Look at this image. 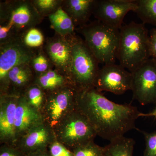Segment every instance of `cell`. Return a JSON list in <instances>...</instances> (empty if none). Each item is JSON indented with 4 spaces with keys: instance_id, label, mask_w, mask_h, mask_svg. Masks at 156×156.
<instances>
[{
    "instance_id": "6da1fadb",
    "label": "cell",
    "mask_w": 156,
    "mask_h": 156,
    "mask_svg": "<svg viewBox=\"0 0 156 156\" xmlns=\"http://www.w3.org/2000/svg\"><path fill=\"white\" fill-rule=\"evenodd\" d=\"M76 107L95 129L97 135L111 141L135 129L140 112L130 104L109 100L95 88L78 92Z\"/></svg>"
},
{
    "instance_id": "7a4b0ae2",
    "label": "cell",
    "mask_w": 156,
    "mask_h": 156,
    "mask_svg": "<svg viewBox=\"0 0 156 156\" xmlns=\"http://www.w3.org/2000/svg\"><path fill=\"white\" fill-rule=\"evenodd\" d=\"M117 58L131 73L151 58L150 37L144 23L132 21L122 27Z\"/></svg>"
},
{
    "instance_id": "3957f363",
    "label": "cell",
    "mask_w": 156,
    "mask_h": 156,
    "mask_svg": "<svg viewBox=\"0 0 156 156\" xmlns=\"http://www.w3.org/2000/svg\"><path fill=\"white\" fill-rule=\"evenodd\" d=\"M90 51L100 64H114L119 44L120 30L95 20L76 27Z\"/></svg>"
},
{
    "instance_id": "277c9868",
    "label": "cell",
    "mask_w": 156,
    "mask_h": 156,
    "mask_svg": "<svg viewBox=\"0 0 156 156\" xmlns=\"http://www.w3.org/2000/svg\"><path fill=\"white\" fill-rule=\"evenodd\" d=\"M99 62L84 40L74 34L72 36V56L68 79L78 92L94 88L100 69Z\"/></svg>"
},
{
    "instance_id": "5b68a950",
    "label": "cell",
    "mask_w": 156,
    "mask_h": 156,
    "mask_svg": "<svg viewBox=\"0 0 156 156\" xmlns=\"http://www.w3.org/2000/svg\"><path fill=\"white\" fill-rule=\"evenodd\" d=\"M31 0H8L0 2V25H9L22 36L44 20Z\"/></svg>"
},
{
    "instance_id": "8992f818",
    "label": "cell",
    "mask_w": 156,
    "mask_h": 156,
    "mask_svg": "<svg viewBox=\"0 0 156 156\" xmlns=\"http://www.w3.org/2000/svg\"><path fill=\"white\" fill-rule=\"evenodd\" d=\"M54 131L56 140L71 151L93 141L97 135L89 120L77 107Z\"/></svg>"
},
{
    "instance_id": "52a82bcc",
    "label": "cell",
    "mask_w": 156,
    "mask_h": 156,
    "mask_svg": "<svg viewBox=\"0 0 156 156\" xmlns=\"http://www.w3.org/2000/svg\"><path fill=\"white\" fill-rule=\"evenodd\" d=\"M77 93L72 86L47 93V100L41 113L43 122L55 130L76 108Z\"/></svg>"
},
{
    "instance_id": "ba28073f",
    "label": "cell",
    "mask_w": 156,
    "mask_h": 156,
    "mask_svg": "<svg viewBox=\"0 0 156 156\" xmlns=\"http://www.w3.org/2000/svg\"><path fill=\"white\" fill-rule=\"evenodd\" d=\"M37 49L26 46L21 36L0 44V91L4 87L9 71L17 66L29 64Z\"/></svg>"
},
{
    "instance_id": "9c48e42d",
    "label": "cell",
    "mask_w": 156,
    "mask_h": 156,
    "mask_svg": "<svg viewBox=\"0 0 156 156\" xmlns=\"http://www.w3.org/2000/svg\"><path fill=\"white\" fill-rule=\"evenodd\" d=\"M132 74L133 99L143 105L156 104V60L150 58Z\"/></svg>"
},
{
    "instance_id": "30bf717a",
    "label": "cell",
    "mask_w": 156,
    "mask_h": 156,
    "mask_svg": "<svg viewBox=\"0 0 156 156\" xmlns=\"http://www.w3.org/2000/svg\"><path fill=\"white\" fill-rule=\"evenodd\" d=\"M132 74L121 65H103L99 69L94 83V88L102 92L115 95L124 94L132 88Z\"/></svg>"
},
{
    "instance_id": "8fae6325",
    "label": "cell",
    "mask_w": 156,
    "mask_h": 156,
    "mask_svg": "<svg viewBox=\"0 0 156 156\" xmlns=\"http://www.w3.org/2000/svg\"><path fill=\"white\" fill-rule=\"evenodd\" d=\"M136 8L135 0H96L93 14L97 20L120 30L126 14Z\"/></svg>"
},
{
    "instance_id": "7c38bea8",
    "label": "cell",
    "mask_w": 156,
    "mask_h": 156,
    "mask_svg": "<svg viewBox=\"0 0 156 156\" xmlns=\"http://www.w3.org/2000/svg\"><path fill=\"white\" fill-rule=\"evenodd\" d=\"M73 34L62 37L55 33L53 37L45 40L43 46V49L54 69L68 79L72 56Z\"/></svg>"
},
{
    "instance_id": "4fadbf2b",
    "label": "cell",
    "mask_w": 156,
    "mask_h": 156,
    "mask_svg": "<svg viewBox=\"0 0 156 156\" xmlns=\"http://www.w3.org/2000/svg\"><path fill=\"white\" fill-rule=\"evenodd\" d=\"M54 130L44 122L29 130L17 140L15 146L25 154L48 149L56 140Z\"/></svg>"
},
{
    "instance_id": "5bb4252c",
    "label": "cell",
    "mask_w": 156,
    "mask_h": 156,
    "mask_svg": "<svg viewBox=\"0 0 156 156\" xmlns=\"http://www.w3.org/2000/svg\"><path fill=\"white\" fill-rule=\"evenodd\" d=\"M19 97L0 95V144L15 145V113Z\"/></svg>"
},
{
    "instance_id": "9a60e30c",
    "label": "cell",
    "mask_w": 156,
    "mask_h": 156,
    "mask_svg": "<svg viewBox=\"0 0 156 156\" xmlns=\"http://www.w3.org/2000/svg\"><path fill=\"white\" fill-rule=\"evenodd\" d=\"M35 75L29 64L15 66L10 70L6 77L0 95L20 97L34 82Z\"/></svg>"
},
{
    "instance_id": "2e32d148",
    "label": "cell",
    "mask_w": 156,
    "mask_h": 156,
    "mask_svg": "<svg viewBox=\"0 0 156 156\" xmlns=\"http://www.w3.org/2000/svg\"><path fill=\"white\" fill-rule=\"evenodd\" d=\"M43 122L41 114L30 106L23 96H20L15 113V144L31 128Z\"/></svg>"
},
{
    "instance_id": "e0dca14e",
    "label": "cell",
    "mask_w": 156,
    "mask_h": 156,
    "mask_svg": "<svg viewBox=\"0 0 156 156\" xmlns=\"http://www.w3.org/2000/svg\"><path fill=\"white\" fill-rule=\"evenodd\" d=\"M95 2L96 0H63L62 8L78 27L87 24L93 14Z\"/></svg>"
},
{
    "instance_id": "ac0fdd59",
    "label": "cell",
    "mask_w": 156,
    "mask_h": 156,
    "mask_svg": "<svg viewBox=\"0 0 156 156\" xmlns=\"http://www.w3.org/2000/svg\"><path fill=\"white\" fill-rule=\"evenodd\" d=\"M34 83L37 85L47 93L72 86L67 77L54 68L36 76Z\"/></svg>"
},
{
    "instance_id": "d6986e66",
    "label": "cell",
    "mask_w": 156,
    "mask_h": 156,
    "mask_svg": "<svg viewBox=\"0 0 156 156\" xmlns=\"http://www.w3.org/2000/svg\"><path fill=\"white\" fill-rule=\"evenodd\" d=\"M51 27L55 33L62 37H66L76 33V27L72 20L62 7L48 17Z\"/></svg>"
},
{
    "instance_id": "ffe728a7",
    "label": "cell",
    "mask_w": 156,
    "mask_h": 156,
    "mask_svg": "<svg viewBox=\"0 0 156 156\" xmlns=\"http://www.w3.org/2000/svg\"><path fill=\"white\" fill-rule=\"evenodd\" d=\"M110 142L102 156H133L135 141L132 138L122 136Z\"/></svg>"
},
{
    "instance_id": "44dd1931",
    "label": "cell",
    "mask_w": 156,
    "mask_h": 156,
    "mask_svg": "<svg viewBox=\"0 0 156 156\" xmlns=\"http://www.w3.org/2000/svg\"><path fill=\"white\" fill-rule=\"evenodd\" d=\"M29 105L41 114L47 100V93L37 84L30 85L21 95Z\"/></svg>"
},
{
    "instance_id": "7402d4cb",
    "label": "cell",
    "mask_w": 156,
    "mask_h": 156,
    "mask_svg": "<svg viewBox=\"0 0 156 156\" xmlns=\"http://www.w3.org/2000/svg\"><path fill=\"white\" fill-rule=\"evenodd\" d=\"M135 13L143 23H148L156 27V0H136Z\"/></svg>"
},
{
    "instance_id": "603a6c76",
    "label": "cell",
    "mask_w": 156,
    "mask_h": 156,
    "mask_svg": "<svg viewBox=\"0 0 156 156\" xmlns=\"http://www.w3.org/2000/svg\"><path fill=\"white\" fill-rule=\"evenodd\" d=\"M29 65L35 77L54 68V66L45 53L43 47L38 48L37 53L31 60Z\"/></svg>"
},
{
    "instance_id": "cb8c5ba5",
    "label": "cell",
    "mask_w": 156,
    "mask_h": 156,
    "mask_svg": "<svg viewBox=\"0 0 156 156\" xmlns=\"http://www.w3.org/2000/svg\"><path fill=\"white\" fill-rule=\"evenodd\" d=\"M39 14L48 17L62 7L63 0H31Z\"/></svg>"
},
{
    "instance_id": "d4e9b609",
    "label": "cell",
    "mask_w": 156,
    "mask_h": 156,
    "mask_svg": "<svg viewBox=\"0 0 156 156\" xmlns=\"http://www.w3.org/2000/svg\"><path fill=\"white\" fill-rule=\"evenodd\" d=\"M21 38L24 44L32 49L41 48L45 42L43 33L36 27H33L27 31L22 35Z\"/></svg>"
},
{
    "instance_id": "484cf974",
    "label": "cell",
    "mask_w": 156,
    "mask_h": 156,
    "mask_svg": "<svg viewBox=\"0 0 156 156\" xmlns=\"http://www.w3.org/2000/svg\"><path fill=\"white\" fill-rule=\"evenodd\" d=\"M104 150V147L97 145L93 140L72 151L74 156H102Z\"/></svg>"
},
{
    "instance_id": "4316f807",
    "label": "cell",
    "mask_w": 156,
    "mask_h": 156,
    "mask_svg": "<svg viewBox=\"0 0 156 156\" xmlns=\"http://www.w3.org/2000/svg\"><path fill=\"white\" fill-rule=\"evenodd\" d=\"M144 136L146 147L144 156H156V131L151 133L140 131Z\"/></svg>"
},
{
    "instance_id": "83f0119b",
    "label": "cell",
    "mask_w": 156,
    "mask_h": 156,
    "mask_svg": "<svg viewBox=\"0 0 156 156\" xmlns=\"http://www.w3.org/2000/svg\"><path fill=\"white\" fill-rule=\"evenodd\" d=\"M48 150L50 156H74L72 151L70 150L56 140L50 144Z\"/></svg>"
},
{
    "instance_id": "f1b7e54d",
    "label": "cell",
    "mask_w": 156,
    "mask_h": 156,
    "mask_svg": "<svg viewBox=\"0 0 156 156\" xmlns=\"http://www.w3.org/2000/svg\"><path fill=\"white\" fill-rule=\"evenodd\" d=\"M0 156H26L17 147L13 144H0Z\"/></svg>"
},
{
    "instance_id": "f546056e",
    "label": "cell",
    "mask_w": 156,
    "mask_h": 156,
    "mask_svg": "<svg viewBox=\"0 0 156 156\" xmlns=\"http://www.w3.org/2000/svg\"><path fill=\"white\" fill-rule=\"evenodd\" d=\"M19 36L9 25H0V44L9 41L13 38Z\"/></svg>"
},
{
    "instance_id": "4dcf8cb0",
    "label": "cell",
    "mask_w": 156,
    "mask_h": 156,
    "mask_svg": "<svg viewBox=\"0 0 156 156\" xmlns=\"http://www.w3.org/2000/svg\"><path fill=\"white\" fill-rule=\"evenodd\" d=\"M149 37L151 58L156 60V27L151 30Z\"/></svg>"
},
{
    "instance_id": "1f68e13d",
    "label": "cell",
    "mask_w": 156,
    "mask_h": 156,
    "mask_svg": "<svg viewBox=\"0 0 156 156\" xmlns=\"http://www.w3.org/2000/svg\"><path fill=\"white\" fill-rule=\"evenodd\" d=\"M26 156H50L48 149L26 154Z\"/></svg>"
},
{
    "instance_id": "d6a6232c",
    "label": "cell",
    "mask_w": 156,
    "mask_h": 156,
    "mask_svg": "<svg viewBox=\"0 0 156 156\" xmlns=\"http://www.w3.org/2000/svg\"><path fill=\"white\" fill-rule=\"evenodd\" d=\"M139 117H154L156 118V106L155 108L154 109V110L148 113H142L140 112V114Z\"/></svg>"
}]
</instances>
